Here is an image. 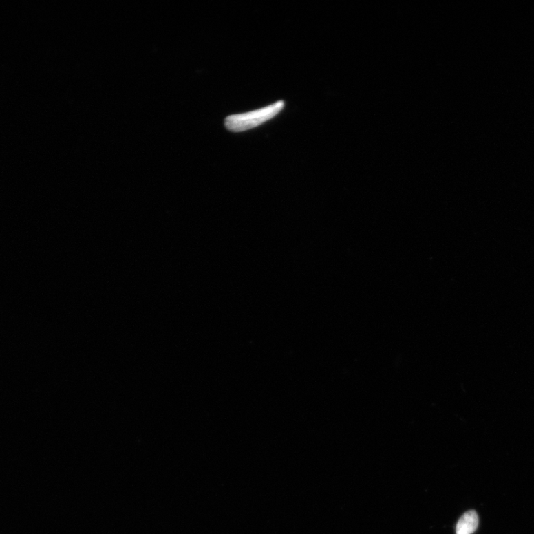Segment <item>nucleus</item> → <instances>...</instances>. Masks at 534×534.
Listing matches in <instances>:
<instances>
[{"mask_svg":"<svg viewBox=\"0 0 534 534\" xmlns=\"http://www.w3.org/2000/svg\"><path fill=\"white\" fill-rule=\"evenodd\" d=\"M284 101H278L269 107L250 112L233 114L225 120V126L228 130L233 132H242L261 125L264 122L273 118L284 109Z\"/></svg>","mask_w":534,"mask_h":534,"instance_id":"nucleus-1","label":"nucleus"},{"mask_svg":"<svg viewBox=\"0 0 534 534\" xmlns=\"http://www.w3.org/2000/svg\"><path fill=\"white\" fill-rule=\"evenodd\" d=\"M479 526L478 515L474 511L466 512L458 522L456 534H472Z\"/></svg>","mask_w":534,"mask_h":534,"instance_id":"nucleus-2","label":"nucleus"}]
</instances>
